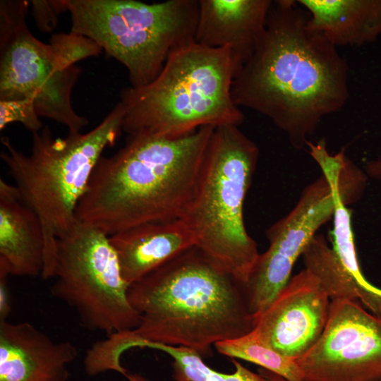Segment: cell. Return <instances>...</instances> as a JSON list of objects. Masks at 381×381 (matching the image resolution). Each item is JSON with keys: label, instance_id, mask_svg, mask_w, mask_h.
Wrapping results in <instances>:
<instances>
[{"label": "cell", "instance_id": "obj_1", "mask_svg": "<svg viewBox=\"0 0 381 381\" xmlns=\"http://www.w3.org/2000/svg\"><path fill=\"white\" fill-rule=\"evenodd\" d=\"M238 107L269 118L301 150L349 97V66L294 0L272 2L265 30L231 87Z\"/></svg>", "mask_w": 381, "mask_h": 381}, {"label": "cell", "instance_id": "obj_2", "mask_svg": "<svg viewBox=\"0 0 381 381\" xmlns=\"http://www.w3.org/2000/svg\"><path fill=\"white\" fill-rule=\"evenodd\" d=\"M128 298L140 323L105 339L115 358L144 342L185 346L207 356L212 345L240 337L255 326L243 284L197 246L129 285Z\"/></svg>", "mask_w": 381, "mask_h": 381}, {"label": "cell", "instance_id": "obj_3", "mask_svg": "<svg viewBox=\"0 0 381 381\" xmlns=\"http://www.w3.org/2000/svg\"><path fill=\"white\" fill-rule=\"evenodd\" d=\"M215 128L174 138L138 133L96 164L76 209L78 222L108 236L182 218L191 202Z\"/></svg>", "mask_w": 381, "mask_h": 381}, {"label": "cell", "instance_id": "obj_4", "mask_svg": "<svg viewBox=\"0 0 381 381\" xmlns=\"http://www.w3.org/2000/svg\"><path fill=\"white\" fill-rule=\"evenodd\" d=\"M242 66L227 47L195 40L179 47L151 83L121 90L122 131L174 138L204 126H239L245 116L233 100L231 87Z\"/></svg>", "mask_w": 381, "mask_h": 381}, {"label": "cell", "instance_id": "obj_5", "mask_svg": "<svg viewBox=\"0 0 381 381\" xmlns=\"http://www.w3.org/2000/svg\"><path fill=\"white\" fill-rule=\"evenodd\" d=\"M124 108L119 102L94 128L86 133L54 137L44 126L32 133L29 153L1 138L0 157L25 203L39 217L44 238L41 277L54 278L56 241L77 222V206L104 150L122 131Z\"/></svg>", "mask_w": 381, "mask_h": 381}, {"label": "cell", "instance_id": "obj_6", "mask_svg": "<svg viewBox=\"0 0 381 381\" xmlns=\"http://www.w3.org/2000/svg\"><path fill=\"white\" fill-rule=\"evenodd\" d=\"M258 157L257 145L239 126L215 128L196 191L182 217L195 233L196 246L243 284L260 254L243 219Z\"/></svg>", "mask_w": 381, "mask_h": 381}, {"label": "cell", "instance_id": "obj_7", "mask_svg": "<svg viewBox=\"0 0 381 381\" xmlns=\"http://www.w3.org/2000/svg\"><path fill=\"white\" fill-rule=\"evenodd\" d=\"M29 8L30 1H0V100L30 99L40 117L66 126L68 133H81L89 121L72 106L81 73L75 64L102 49L71 31L40 41L28 26Z\"/></svg>", "mask_w": 381, "mask_h": 381}, {"label": "cell", "instance_id": "obj_8", "mask_svg": "<svg viewBox=\"0 0 381 381\" xmlns=\"http://www.w3.org/2000/svg\"><path fill=\"white\" fill-rule=\"evenodd\" d=\"M71 31L125 66L133 87L151 83L171 52L194 40L198 0H66Z\"/></svg>", "mask_w": 381, "mask_h": 381}, {"label": "cell", "instance_id": "obj_9", "mask_svg": "<svg viewBox=\"0 0 381 381\" xmlns=\"http://www.w3.org/2000/svg\"><path fill=\"white\" fill-rule=\"evenodd\" d=\"M54 278L52 295L73 308L85 329L110 336L138 326L116 253L100 230L77 221L57 239Z\"/></svg>", "mask_w": 381, "mask_h": 381}, {"label": "cell", "instance_id": "obj_10", "mask_svg": "<svg viewBox=\"0 0 381 381\" xmlns=\"http://www.w3.org/2000/svg\"><path fill=\"white\" fill-rule=\"evenodd\" d=\"M334 185L322 174L303 190L294 207L266 231L270 243L259 256L243 289L254 319L274 301L291 279L298 258L320 226L334 214Z\"/></svg>", "mask_w": 381, "mask_h": 381}, {"label": "cell", "instance_id": "obj_11", "mask_svg": "<svg viewBox=\"0 0 381 381\" xmlns=\"http://www.w3.org/2000/svg\"><path fill=\"white\" fill-rule=\"evenodd\" d=\"M295 361L303 381H380L381 318L358 300L332 299L321 337Z\"/></svg>", "mask_w": 381, "mask_h": 381}, {"label": "cell", "instance_id": "obj_12", "mask_svg": "<svg viewBox=\"0 0 381 381\" xmlns=\"http://www.w3.org/2000/svg\"><path fill=\"white\" fill-rule=\"evenodd\" d=\"M330 298L308 269L291 277L270 307L255 319L254 331L269 347L296 360L321 337Z\"/></svg>", "mask_w": 381, "mask_h": 381}, {"label": "cell", "instance_id": "obj_13", "mask_svg": "<svg viewBox=\"0 0 381 381\" xmlns=\"http://www.w3.org/2000/svg\"><path fill=\"white\" fill-rule=\"evenodd\" d=\"M78 356L69 341H57L28 322H0V381H68Z\"/></svg>", "mask_w": 381, "mask_h": 381}, {"label": "cell", "instance_id": "obj_14", "mask_svg": "<svg viewBox=\"0 0 381 381\" xmlns=\"http://www.w3.org/2000/svg\"><path fill=\"white\" fill-rule=\"evenodd\" d=\"M273 1L199 0L195 42L230 49L243 65L253 54Z\"/></svg>", "mask_w": 381, "mask_h": 381}, {"label": "cell", "instance_id": "obj_15", "mask_svg": "<svg viewBox=\"0 0 381 381\" xmlns=\"http://www.w3.org/2000/svg\"><path fill=\"white\" fill-rule=\"evenodd\" d=\"M109 238L128 286L197 244L183 218L141 224Z\"/></svg>", "mask_w": 381, "mask_h": 381}, {"label": "cell", "instance_id": "obj_16", "mask_svg": "<svg viewBox=\"0 0 381 381\" xmlns=\"http://www.w3.org/2000/svg\"><path fill=\"white\" fill-rule=\"evenodd\" d=\"M44 238L40 220L14 185L0 179V263L10 274L41 276Z\"/></svg>", "mask_w": 381, "mask_h": 381}, {"label": "cell", "instance_id": "obj_17", "mask_svg": "<svg viewBox=\"0 0 381 381\" xmlns=\"http://www.w3.org/2000/svg\"><path fill=\"white\" fill-rule=\"evenodd\" d=\"M312 26L335 47L362 46L381 37V0H297Z\"/></svg>", "mask_w": 381, "mask_h": 381}, {"label": "cell", "instance_id": "obj_18", "mask_svg": "<svg viewBox=\"0 0 381 381\" xmlns=\"http://www.w3.org/2000/svg\"><path fill=\"white\" fill-rule=\"evenodd\" d=\"M302 255L305 268L318 278L331 300H358L367 310L381 318V298L368 293L352 278L322 236L315 235Z\"/></svg>", "mask_w": 381, "mask_h": 381}, {"label": "cell", "instance_id": "obj_19", "mask_svg": "<svg viewBox=\"0 0 381 381\" xmlns=\"http://www.w3.org/2000/svg\"><path fill=\"white\" fill-rule=\"evenodd\" d=\"M139 346L169 354L174 360L173 377L176 381H263L259 374L253 373L234 358L235 370L227 374L212 369L198 352L185 346L149 342L141 343Z\"/></svg>", "mask_w": 381, "mask_h": 381}, {"label": "cell", "instance_id": "obj_20", "mask_svg": "<svg viewBox=\"0 0 381 381\" xmlns=\"http://www.w3.org/2000/svg\"><path fill=\"white\" fill-rule=\"evenodd\" d=\"M214 346L219 353L224 356L255 363L286 381H303L296 361L267 346L254 329L236 339L218 342Z\"/></svg>", "mask_w": 381, "mask_h": 381}, {"label": "cell", "instance_id": "obj_21", "mask_svg": "<svg viewBox=\"0 0 381 381\" xmlns=\"http://www.w3.org/2000/svg\"><path fill=\"white\" fill-rule=\"evenodd\" d=\"M15 122L22 123L32 133L44 127L32 99L0 100V130Z\"/></svg>", "mask_w": 381, "mask_h": 381}, {"label": "cell", "instance_id": "obj_22", "mask_svg": "<svg viewBox=\"0 0 381 381\" xmlns=\"http://www.w3.org/2000/svg\"><path fill=\"white\" fill-rule=\"evenodd\" d=\"M30 6L36 26L43 32L54 30L59 16L68 11L66 0H32Z\"/></svg>", "mask_w": 381, "mask_h": 381}, {"label": "cell", "instance_id": "obj_23", "mask_svg": "<svg viewBox=\"0 0 381 381\" xmlns=\"http://www.w3.org/2000/svg\"><path fill=\"white\" fill-rule=\"evenodd\" d=\"M8 269L0 263V322L6 321L11 311V297L7 278Z\"/></svg>", "mask_w": 381, "mask_h": 381}, {"label": "cell", "instance_id": "obj_24", "mask_svg": "<svg viewBox=\"0 0 381 381\" xmlns=\"http://www.w3.org/2000/svg\"><path fill=\"white\" fill-rule=\"evenodd\" d=\"M365 172L368 176L381 184V155L366 162Z\"/></svg>", "mask_w": 381, "mask_h": 381}, {"label": "cell", "instance_id": "obj_25", "mask_svg": "<svg viewBox=\"0 0 381 381\" xmlns=\"http://www.w3.org/2000/svg\"><path fill=\"white\" fill-rule=\"evenodd\" d=\"M128 381H150L143 376L137 373H128L125 376Z\"/></svg>", "mask_w": 381, "mask_h": 381}, {"label": "cell", "instance_id": "obj_26", "mask_svg": "<svg viewBox=\"0 0 381 381\" xmlns=\"http://www.w3.org/2000/svg\"><path fill=\"white\" fill-rule=\"evenodd\" d=\"M85 371H86V373H87L88 375H90V374L87 372L86 369H85ZM126 372H127V370H126ZM126 373H125L123 375H125Z\"/></svg>", "mask_w": 381, "mask_h": 381}, {"label": "cell", "instance_id": "obj_27", "mask_svg": "<svg viewBox=\"0 0 381 381\" xmlns=\"http://www.w3.org/2000/svg\"><path fill=\"white\" fill-rule=\"evenodd\" d=\"M381 381V380H380Z\"/></svg>", "mask_w": 381, "mask_h": 381}]
</instances>
